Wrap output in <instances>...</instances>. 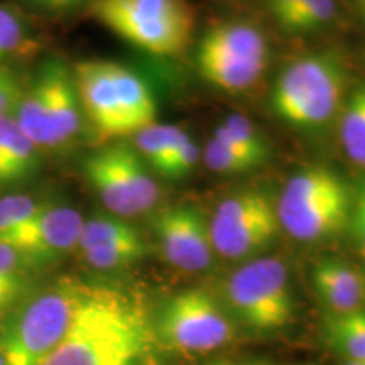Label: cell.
<instances>
[{"label":"cell","mask_w":365,"mask_h":365,"mask_svg":"<svg viewBox=\"0 0 365 365\" xmlns=\"http://www.w3.org/2000/svg\"><path fill=\"white\" fill-rule=\"evenodd\" d=\"M81 112L91 129L105 140L130 135L127 127L122 93L115 80V63L85 59L73 68Z\"/></svg>","instance_id":"12"},{"label":"cell","mask_w":365,"mask_h":365,"mask_svg":"<svg viewBox=\"0 0 365 365\" xmlns=\"http://www.w3.org/2000/svg\"><path fill=\"white\" fill-rule=\"evenodd\" d=\"M0 365H6V360H4V357H2V354H0Z\"/></svg>","instance_id":"38"},{"label":"cell","mask_w":365,"mask_h":365,"mask_svg":"<svg viewBox=\"0 0 365 365\" xmlns=\"http://www.w3.org/2000/svg\"><path fill=\"white\" fill-rule=\"evenodd\" d=\"M202 158L205 164L208 166V170L218 173V175H247V173L255 170V168L261 166V164L255 163L254 159L244 156V154L237 153L234 149L227 148V145L218 143L213 137L208 140V144L205 145Z\"/></svg>","instance_id":"27"},{"label":"cell","mask_w":365,"mask_h":365,"mask_svg":"<svg viewBox=\"0 0 365 365\" xmlns=\"http://www.w3.org/2000/svg\"><path fill=\"white\" fill-rule=\"evenodd\" d=\"M323 339L341 360H365V307L323 319Z\"/></svg>","instance_id":"19"},{"label":"cell","mask_w":365,"mask_h":365,"mask_svg":"<svg viewBox=\"0 0 365 365\" xmlns=\"http://www.w3.org/2000/svg\"><path fill=\"white\" fill-rule=\"evenodd\" d=\"M29 48L26 24L12 7L0 6V63L7 61Z\"/></svg>","instance_id":"28"},{"label":"cell","mask_w":365,"mask_h":365,"mask_svg":"<svg viewBox=\"0 0 365 365\" xmlns=\"http://www.w3.org/2000/svg\"><path fill=\"white\" fill-rule=\"evenodd\" d=\"M314 293L330 314L365 307V276L340 259H322L312 269Z\"/></svg>","instance_id":"14"},{"label":"cell","mask_w":365,"mask_h":365,"mask_svg":"<svg viewBox=\"0 0 365 365\" xmlns=\"http://www.w3.org/2000/svg\"><path fill=\"white\" fill-rule=\"evenodd\" d=\"M355 16L365 24V0H346Z\"/></svg>","instance_id":"34"},{"label":"cell","mask_w":365,"mask_h":365,"mask_svg":"<svg viewBox=\"0 0 365 365\" xmlns=\"http://www.w3.org/2000/svg\"><path fill=\"white\" fill-rule=\"evenodd\" d=\"M44 205L46 202H38L29 195H9L0 198V244L29 225Z\"/></svg>","instance_id":"25"},{"label":"cell","mask_w":365,"mask_h":365,"mask_svg":"<svg viewBox=\"0 0 365 365\" xmlns=\"http://www.w3.org/2000/svg\"><path fill=\"white\" fill-rule=\"evenodd\" d=\"M200 158H202V150H200L198 145L195 144V140H191L190 137L180 153H178L175 161L171 163L170 170L166 173V178H170V180H180V178L188 176L195 170L196 164H198Z\"/></svg>","instance_id":"30"},{"label":"cell","mask_w":365,"mask_h":365,"mask_svg":"<svg viewBox=\"0 0 365 365\" xmlns=\"http://www.w3.org/2000/svg\"><path fill=\"white\" fill-rule=\"evenodd\" d=\"M90 12L118 38L156 56L180 54L193 36L188 0H95Z\"/></svg>","instance_id":"5"},{"label":"cell","mask_w":365,"mask_h":365,"mask_svg":"<svg viewBox=\"0 0 365 365\" xmlns=\"http://www.w3.org/2000/svg\"><path fill=\"white\" fill-rule=\"evenodd\" d=\"M153 336L144 308L117 287L86 282L70 327L41 365H122L139 360Z\"/></svg>","instance_id":"1"},{"label":"cell","mask_w":365,"mask_h":365,"mask_svg":"<svg viewBox=\"0 0 365 365\" xmlns=\"http://www.w3.org/2000/svg\"><path fill=\"white\" fill-rule=\"evenodd\" d=\"M213 139L222 143L227 148L244 154L262 166L271 156V145L262 135V132L255 127L250 118L242 113H230L223 124L217 125L213 130Z\"/></svg>","instance_id":"20"},{"label":"cell","mask_w":365,"mask_h":365,"mask_svg":"<svg viewBox=\"0 0 365 365\" xmlns=\"http://www.w3.org/2000/svg\"><path fill=\"white\" fill-rule=\"evenodd\" d=\"M223 304L235 323L254 331H279L293 323L296 301L286 264L277 257L245 261L227 277Z\"/></svg>","instance_id":"6"},{"label":"cell","mask_w":365,"mask_h":365,"mask_svg":"<svg viewBox=\"0 0 365 365\" xmlns=\"http://www.w3.org/2000/svg\"><path fill=\"white\" fill-rule=\"evenodd\" d=\"M196 66L202 78L212 86L228 93H240L262 78L267 61L196 53Z\"/></svg>","instance_id":"16"},{"label":"cell","mask_w":365,"mask_h":365,"mask_svg":"<svg viewBox=\"0 0 365 365\" xmlns=\"http://www.w3.org/2000/svg\"><path fill=\"white\" fill-rule=\"evenodd\" d=\"M153 333L171 352L202 355L230 344L235 339V322L223 301L210 291L188 287L163 304Z\"/></svg>","instance_id":"8"},{"label":"cell","mask_w":365,"mask_h":365,"mask_svg":"<svg viewBox=\"0 0 365 365\" xmlns=\"http://www.w3.org/2000/svg\"><path fill=\"white\" fill-rule=\"evenodd\" d=\"M153 230L163 257L185 272H203L215 259L210 218L196 205H166L154 213Z\"/></svg>","instance_id":"11"},{"label":"cell","mask_w":365,"mask_h":365,"mask_svg":"<svg viewBox=\"0 0 365 365\" xmlns=\"http://www.w3.org/2000/svg\"><path fill=\"white\" fill-rule=\"evenodd\" d=\"M85 175L105 208L120 218L144 215L159 203V186L134 145L117 143L86 159Z\"/></svg>","instance_id":"10"},{"label":"cell","mask_w":365,"mask_h":365,"mask_svg":"<svg viewBox=\"0 0 365 365\" xmlns=\"http://www.w3.org/2000/svg\"><path fill=\"white\" fill-rule=\"evenodd\" d=\"M83 222L78 210L46 203L29 225L4 244L19 250L33 269L51 266L78 247Z\"/></svg>","instance_id":"13"},{"label":"cell","mask_w":365,"mask_h":365,"mask_svg":"<svg viewBox=\"0 0 365 365\" xmlns=\"http://www.w3.org/2000/svg\"><path fill=\"white\" fill-rule=\"evenodd\" d=\"M85 287V281L65 277L9 312L0 327V354L6 365L43 364L65 336Z\"/></svg>","instance_id":"3"},{"label":"cell","mask_w":365,"mask_h":365,"mask_svg":"<svg viewBox=\"0 0 365 365\" xmlns=\"http://www.w3.org/2000/svg\"><path fill=\"white\" fill-rule=\"evenodd\" d=\"M33 266L19 250L0 244V314L12 312L27 298Z\"/></svg>","instance_id":"21"},{"label":"cell","mask_w":365,"mask_h":365,"mask_svg":"<svg viewBox=\"0 0 365 365\" xmlns=\"http://www.w3.org/2000/svg\"><path fill=\"white\" fill-rule=\"evenodd\" d=\"M339 134L346 158L365 170V83L350 90L339 117Z\"/></svg>","instance_id":"22"},{"label":"cell","mask_w":365,"mask_h":365,"mask_svg":"<svg viewBox=\"0 0 365 365\" xmlns=\"http://www.w3.org/2000/svg\"><path fill=\"white\" fill-rule=\"evenodd\" d=\"M281 232L276 202L264 191L249 190L227 196L210 218L215 254L228 261L262 257Z\"/></svg>","instance_id":"9"},{"label":"cell","mask_w":365,"mask_h":365,"mask_svg":"<svg viewBox=\"0 0 365 365\" xmlns=\"http://www.w3.org/2000/svg\"><path fill=\"white\" fill-rule=\"evenodd\" d=\"M357 193L365 196V178H364L362 181H360V185H359V188H357Z\"/></svg>","instance_id":"36"},{"label":"cell","mask_w":365,"mask_h":365,"mask_svg":"<svg viewBox=\"0 0 365 365\" xmlns=\"http://www.w3.org/2000/svg\"><path fill=\"white\" fill-rule=\"evenodd\" d=\"M24 91L16 73L6 66H0V115L16 113Z\"/></svg>","instance_id":"29"},{"label":"cell","mask_w":365,"mask_h":365,"mask_svg":"<svg viewBox=\"0 0 365 365\" xmlns=\"http://www.w3.org/2000/svg\"><path fill=\"white\" fill-rule=\"evenodd\" d=\"M196 53L267 61L269 48L264 34L255 26L242 21H223L205 31Z\"/></svg>","instance_id":"15"},{"label":"cell","mask_w":365,"mask_h":365,"mask_svg":"<svg viewBox=\"0 0 365 365\" xmlns=\"http://www.w3.org/2000/svg\"><path fill=\"white\" fill-rule=\"evenodd\" d=\"M190 135L176 125L153 124L134 135V148L139 156L158 175L166 176L171 163L175 161Z\"/></svg>","instance_id":"18"},{"label":"cell","mask_w":365,"mask_h":365,"mask_svg":"<svg viewBox=\"0 0 365 365\" xmlns=\"http://www.w3.org/2000/svg\"><path fill=\"white\" fill-rule=\"evenodd\" d=\"M34 7L46 12H68L81 6H91L95 0H27Z\"/></svg>","instance_id":"32"},{"label":"cell","mask_w":365,"mask_h":365,"mask_svg":"<svg viewBox=\"0 0 365 365\" xmlns=\"http://www.w3.org/2000/svg\"><path fill=\"white\" fill-rule=\"evenodd\" d=\"M38 168V148L16 117L0 115V186L29 178Z\"/></svg>","instance_id":"17"},{"label":"cell","mask_w":365,"mask_h":365,"mask_svg":"<svg viewBox=\"0 0 365 365\" xmlns=\"http://www.w3.org/2000/svg\"><path fill=\"white\" fill-rule=\"evenodd\" d=\"M14 117L38 149L70 143L81 127V105L70 68L59 59L46 61Z\"/></svg>","instance_id":"7"},{"label":"cell","mask_w":365,"mask_h":365,"mask_svg":"<svg viewBox=\"0 0 365 365\" xmlns=\"http://www.w3.org/2000/svg\"><path fill=\"white\" fill-rule=\"evenodd\" d=\"M336 14V0H296L281 27L287 33H314L330 26Z\"/></svg>","instance_id":"24"},{"label":"cell","mask_w":365,"mask_h":365,"mask_svg":"<svg viewBox=\"0 0 365 365\" xmlns=\"http://www.w3.org/2000/svg\"><path fill=\"white\" fill-rule=\"evenodd\" d=\"M210 365H249V364H242V362H234V360H220V362H213Z\"/></svg>","instance_id":"35"},{"label":"cell","mask_w":365,"mask_h":365,"mask_svg":"<svg viewBox=\"0 0 365 365\" xmlns=\"http://www.w3.org/2000/svg\"><path fill=\"white\" fill-rule=\"evenodd\" d=\"M346 228L352 234V239L360 250V254L365 257V196L354 193L352 212H350V220Z\"/></svg>","instance_id":"31"},{"label":"cell","mask_w":365,"mask_h":365,"mask_svg":"<svg viewBox=\"0 0 365 365\" xmlns=\"http://www.w3.org/2000/svg\"><path fill=\"white\" fill-rule=\"evenodd\" d=\"M350 93L349 70L339 54L313 53L294 59L279 73L271 108L296 129H322L340 117Z\"/></svg>","instance_id":"2"},{"label":"cell","mask_w":365,"mask_h":365,"mask_svg":"<svg viewBox=\"0 0 365 365\" xmlns=\"http://www.w3.org/2000/svg\"><path fill=\"white\" fill-rule=\"evenodd\" d=\"M296 0H266L267 11L274 17V21L277 24L282 26V22L286 21V17L289 16L291 9H293Z\"/></svg>","instance_id":"33"},{"label":"cell","mask_w":365,"mask_h":365,"mask_svg":"<svg viewBox=\"0 0 365 365\" xmlns=\"http://www.w3.org/2000/svg\"><path fill=\"white\" fill-rule=\"evenodd\" d=\"M354 191L339 173L312 166L291 176L276 202L281 228L299 242H319L345 230Z\"/></svg>","instance_id":"4"},{"label":"cell","mask_w":365,"mask_h":365,"mask_svg":"<svg viewBox=\"0 0 365 365\" xmlns=\"http://www.w3.org/2000/svg\"><path fill=\"white\" fill-rule=\"evenodd\" d=\"M148 252L149 247L144 237L140 235V232H135L124 239L86 249L80 254L85 262L97 271H117V269L129 267L132 264L139 262Z\"/></svg>","instance_id":"23"},{"label":"cell","mask_w":365,"mask_h":365,"mask_svg":"<svg viewBox=\"0 0 365 365\" xmlns=\"http://www.w3.org/2000/svg\"><path fill=\"white\" fill-rule=\"evenodd\" d=\"M139 364V360H134V362H127V364H122V365H137Z\"/></svg>","instance_id":"37"},{"label":"cell","mask_w":365,"mask_h":365,"mask_svg":"<svg viewBox=\"0 0 365 365\" xmlns=\"http://www.w3.org/2000/svg\"><path fill=\"white\" fill-rule=\"evenodd\" d=\"M364 276H365V272H364Z\"/></svg>","instance_id":"39"},{"label":"cell","mask_w":365,"mask_h":365,"mask_svg":"<svg viewBox=\"0 0 365 365\" xmlns=\"http://www.w3.org/2000/svg\"><path fill=\"white\" fill-rule=\"evenodd\" d=\"M139 232L134 225H130L125 218L117 215H98L83 222L81 234L78 240L80 252L86 249L98 247V245L108 244V242L124 239L132 234Z\"/></svg>","instance_id":"26"}]
</instances>
